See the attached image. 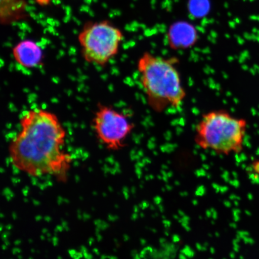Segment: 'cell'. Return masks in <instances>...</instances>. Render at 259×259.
<instances>
[{"instance_id":"cell-1","label":"cell","mask_w":259,"mask_h":259,"mask_svg":"<svg viewBox=\"0 0 259 259\" xmlns=\"http://www.w3.org/2000/svg\"><path fill=\"white\" fill-rule=\"evenodd\" d=\"M20 128L9 145L13 166L27 176H51L65 182L72 167V155L65 150L67 133L58 116L42 108L24 112Z\"/></svg>"},{"instance_id":"cell-2","label":"cell","mask_w":259,"mask_h":259,"mask_svg":"<svg viewBox=\"0 0 259 259\" xmlns=\"http://www.w3.org/2000/svg\"><path fill=\"white\" fill-rule=\"evenodd\" d=\"M178 63L177 58L161 57L150 52H145L139 58V82L149 107L155 112L179 109L186 99Z\"/></svg>"},{"instance_id":"cell-3","label":"cell","mask_w":259,"mask_h":259,"mask_svg":"<svg viewBox=\"0 0 259 259\" xmlns=\"http://www.w3.org/2000/svg\"><path fill=\"white\" fill-rule=\"evenodd\" d=\"M245 119L233 116L225 110H214L202 115L195 130L197 146L220 155L241 153L247 132Z\"/></svg>"},{"instance_id":"cell-4","label":"cell","mask_w":259,"mask_h":259,"mask_svg":"<svg viewBox=\"0 0 259 259\" xmlns=\"http://www.w3.org/2000/svg\"><path fill=\"white\" fill-rule=\"evenodd\" d=\"M124 33L111 21H90L79 32L78 40L83 59L86 62L105 67L117 56Z\"/></svg>"},{"instance_id":"cell-5","label":"cell","mask_w":259,"mask_h":259,"mask_svg":"<svg viewBox=\"0 0 259 259\" xmlns=\"http://www.w3.org/2000/svg\"><path fill=\"white\" fill-rule=\"evenodd\" d=\"M92 126L100 142L113 151L125 147L126 141L135 128L127 115L101 103L97 105Z\"/></svg>"},{"instance_id":"cell-6","label":"cell","mask_w":259,"mask_h":259,"mask_svg":"<svg viewBox=\"0 0 259 259\" xmlns=\"http://www.w3.org/2000/svg\"><path fill=\"white\" fill-rule=\"evenodd\" d=\"M15 62L25 69H32L43 64L44 51L37 42L25 39L18 42L12 48Z\"/></svg>"},{"instance_id":"cell-7","label":"cell","mask_w":259,"mask_h":259,"mask_svg":"<svg viewBox=\"0 0 259 259\" xmlns=\"http://www.w3.org/2000/svg\"><path fill=\"white\" fill-rule=\"evenodd\" d=\"M196 29L186 22H177L167 32V40L171 49L183 50L192 47L197 40Z\"/></svg>"},{"instance_id":"cell-8","label":"cell","mask_w":259,"mask_h":259,"mask_svg":"<svg viewBox=\"0 0 259 259\" xmlns=\"http://www.w3.org/2000/svg\"><path fill=\"white\" fill-rule=\"evenodd\" d=\"M27 0H0V25H11L28 18Z\"/></svg>"},{"instance_id":"cell-9","label":"cell","mask_w":259,"mask_h":259,"mask_svg":"<svg viewBox=\"0 0 259 259\" xmlns=\"http://www.w3.org/2000/svg\"><path fill=\"white\" fill-rule=\"evenodd\" d=\"M51 0H35L37 4L40 6H47L50 4Z\"/></svg>"}]
</instances>
